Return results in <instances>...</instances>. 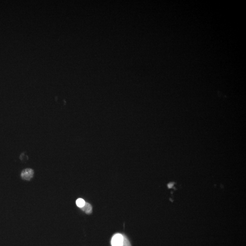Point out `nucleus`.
Listing matches in <instances>:
<instances>
[{
    "label": "nucleus",
    "instance_id": "5",
    "mask_svg": "<svg viewBox=\"0 0 246 246\" xmlns=\"http://www.w3.org/2000/svg\"><path fill=\"white\" fill-rule=\"evenodd\" d=\"M123 246H131L130 241L124 235V243Z\"/></svg>",
    "mask_w": 246,
    "mask_h": 246
},
{
    "label": "nucleus",
    "instance_id": "4",
    "mask_svg": "<svg viewBox=\"0 0 246 246\" xmlns=\"http://www.w3.org/2000/svg\"><path fill=\"white\" fill-rule=\"evenodd\" d=\"M76 203L78 208H82L85 205V201L84 199L79 198L76 201Z\"/></svg>",
    "mask_w": 246,
    "mask_h": 246
},
{
    "label": "nucleus",
    "instance_id": "1",
    "mask_svg": "<svg viewBox=\"0 0 246 246\" xmlns=\"http://www.w3.org/2000/svg\"><path fill=\"white\" fill-rule=\"evenodd\" d=\"M124 243V235L117 233L113 236L111 241L112 246H123Z\"/></svg>",
    "mask_w": 246,
    "mask_h": 246
},
{
    "label": "nucleus",
    "instance_id": "3",
    "mask_svg": "<svg viewBox=\"0 0 246 246\" xmlns=\"http://www.w3.org/2000/svg\"><path fill=\"white\" fill-rule=\"evenodd\" d=\"M82 211L85 212L86 214H90L92 212V207L91 205L89 203L85 202V205L81 208Z\"/></svg>",
    "mask_w": 246,
    "mask_h": 246
},
{
    "label": "nucleus",
    "instance_id": "2",
    "mask_svg": "<svg viewBox=\"0 0 246 246\" xmlns=\"http://www.w3.org/2000/svg\"><path fill=\"white\" fill-rule=\"evenodd\" d=\"M33 175L34 171L33 170L30 168H27L21 172V177L23 180L30 181L33 177Z\"/></svg>",
    "mask_w": 246,
    "mask_h": 246
}]
</instances>
